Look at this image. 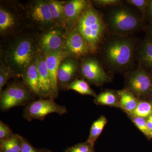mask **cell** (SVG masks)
I'll return each instance as SVG.
<instances>
[{
  "mask_svg": "<svg viewBox=\"0 0 152 152\" xmlns=\"http://www.w3.org/2000/svg\"><path fill=\"white\" fill-rule=\"evenodd\" d=\"M107 9L103 18L109 35L129 37L143 28L145 17L130 7L122 4Z\"/></svg>",
  "mask_w": 152,
  "mask_h": 152,
  "instance_id": "cell-2",
  "label": "cell"
},
{
  "mask_svg": "<svg viewBox=\"0 0 152 152\" xmlns=\"http://www.w3.org/2000/svg\"><path fill=\"white\" fill-rule=\"evenodd\" d=\"M123 1L120 0H96L94 2L95 4L103 8L112 7L123 4Z\"/></svg>",
  "mask_w": 152,
  "mask_h": 152,
  "instance_id": "cell-31",
  "label": "cell"
},
{
  "mask_svg": "<svg viewBox=\"0 0 152 152\" xmlns=\"http://www.w3.org/2000/svg\"><path fill=\"white\" fill-rule=\"evenodd\" d=\"M64 44L68 54L76 58L85 56L91 53L88 46L77 28L69 33Z\"/></svg>",
  "mask_w": 152,
  "mask_h": 152,
  "instance_id": "cell-10",
  "label": "cell"
},
{
  "mask_svg": "<svg viewBox=\"0 0 152 152\" xmlns=\"http://www.w3.org/2000/svg\"><path fill=\"white\" fill-rule=\"evenodd\" d=\"M13 72L7 67L1 65L0 68V91H2L4 86L12 76Z\"/></svg>",
  "mask_w": 152,
  "mask_h": 152,
  "instance_id": "cell-29",
  "label": "cell"
},
{
  "mask_svg": "<svg viewBox=\"0 0 152 152\" xmlns=\"http://www.w3.org/2000/svg\"><path fill=\"white\" fill-rule=\"evenodd\" d=\"M76 28L84 39L91 53H96L107 32L103 15L89 5L80 17Z\"/></svg>",
  "mask_w": 152,
  "mask_h": 152,
  "instance_id": "cell-3",
  "label": "cell"
},
{
  "mask_svg": "<svg viewBox=\"0 0 152 152\" xmlns=\"http://www.w3.org/2000/svg\"><path fill=\"white\" fill-rule=\"evenodd\" d=\"M62 34L58 30H52L44 34L39 42L40 48L45 53L62 50L65 44Z\"/></svg>",
  "mask_w": 152,
  "mask_h": 152,
  "instance_id": "cell-12",
  "label": "cell"
},
{
  "mask_svg": "<svg viewBox=\"0 0 152 152\" xmlns=\"http://www.w3.org/2000/svg\"><path fill=\"white\" fill-rule=\"evenodd\" d=\"M130 115L147 118L152 115V102L148 100H139L135 110Z\"/></svg>",
  "mask_w": 152,
  "mask_h": 152,
  "instance_id": "cell-25",
  "label": "cell"
},
{
  "mask_svg": "<svg viewBox=\"0 0 152 152\" xmlns=\"http://www.w3.org/2000/svg\"><path fill=\"white\" fill-rule=\"evenodd\" d=\"M21 142L20 152H41L42 150L35 148L26 139L20 136Z\"/></svg>",
  "mask_w": 152,
  "mask_h": 152,
  "instance_id": "cell-32",
  "label": "cell"
},
{
  "mask_svg": "<svg viewBox=\"0 0 152 152\" xmlns=\"http://www.w3.org/2000/svg\"><path fill=\"white\" fill-rule=\"evenodd\" d=\"M47 2L55 23L61 24L64 23L65 21L64 13L65 3L57 1H49Z\"/></svg>",
  "mask_w": 152,
  "mask_h": 152,
  "instance_id": "cell-21",
  "label": "cell"
},
{
  "mask_svg": "<svg viewBox=\"0 0 152 152\" xmlns=\"http://www.w3.org/2000/svg\"><path fill=\"white\" fill-rule=\"evenodd\" d=\"M101 46V59L110 71L125 74L133 69L137 46L135 38L110 35Z\"/></svg>",
  "mask_w": 152,
  "mask_h": 152,
  "instance_id": "cell-1",
  "label": "cell"
},
{
  "mask_svg": "<svg viewBox=\"0 0 152 152\" xmlns=\"http://www.w3.org/2000/svg\"><path fill=\"white\" fill-rule=\"evenodd\" d=\"M125 87L139 100L152 99V75L138 66L125 74Z\"/></svg>",
  "mask_w": 152,
  "mask_h": 152,
  "instance_id": "cell-5",
  "label": "cell"
},
{
  "mask_svg": "<svg viewBox=\"0 0 152 152\" xmlns=\"http://www.w3.org/2000/svg\"><path fill=\"white\" fill-rule=\"evenodd\" d=\"M30 91L26 85L14 82L1 93L0 107L3 110L25 105L31 100Z\"/></svg>",
  "mask_w": 152,
  "mask_h": 152,
  "instance_id": "cell-7",
  "label": "cell"
},
{
  "mask_svg": "<svg viewBox=\"0 0 152 152\" xmlns=\"http://www.w3.org/2000/svg\"><path fill=\"white\" fill-rule=\"evenodd\" d=\"M35 62L39 72L40 96L53 99L50 78L45 56L38 57Z\"/></svg>",
  "mask_w": 152,
  "mask_h": 152,
  "instance_id": "cell-14",
  "label": "cell"
},
{
  "mask_svg": "<svg viewBox=\"0 0 152 152\" xmlns=\"http://www.w3.org/2000/svg\"><path fill=\"white\" fill-rule=\"evenodd\" d=\"M150 137L152 138V132H151V133H150Z\"/></svg>",
  "mask_w": 152,
  "mask_h": 152,
  "instance_id": "cell-37",
  "label": "cell"
},
{
  "mask_svg": "<svg viewBox=\"0 0 152 152\" xmlns=\"http://www.w3.org/2000/svg\"><path fill=\"white\" fill-rule=\"evenodd\" d=\"M78 70V65L76 61L69 58L63 61L60 64L58 72V85L68 86L73 81V79Z\"/></svg>",
  "mask_w": 152,
  "mask_h": 152,
  "instance_id": "cell-16",
  "label": "cell"
},
{
  "mask_svg": "<svg viewBox=\"0 0 152 152\" xmlns=\"http://www.w3.org/2000/svg\"><path fill=\"white\" fill-rule=\"evenodd\" d=\"M25 85L31 92L40 96L39 72L36 62H33L23 75Z\"/></svg>",
  "mask_w": 152,
  "mask_h": 152,
  "instance_id": "cell-17",
  "label": "cell"
},
{
  "mask_svg": "<svg viewBox=\"0 0 152 152\" xmlns=\"http://www.w3.org/2000/svg\"><path fill=\"white\" fill-rule=\"evenodd\" d=\"M125 1L129 5L136 8L145 17L150 0H127Z\"/></svg>",
  "mask_w": 152,
  "mask_h": 152,
  "instance_id": "cell-28",
  "label": "cell"
},
{
  "mask_svg": "<svg viewBox=\"0 0 152 152\" xmlns=\"http://www.w3.org/2000/svg\"><path fill=\"white\" fill-rule=\"evenodd\" d=\"M41 152H50L49 151L47 150H43L41 151Z\"/></svg>",
  "mask_w": 152,
  "mask_h": 152,
  "instance_id": "cell-36",
  "label": "cell"
},
{
  "mask_svg": "<svg viewBox=\"0 0 152 152\" xmlns=\"http://www.w3.org/2000/svg\"><path fill=\"white\" fill-rule=\"evenodd\" d=\"M34 54V47L32 41L23 38L11 48L6 57V61L13 72L23 75L32 63Z\"/></svg>",
  "mask_w": 152,
  "mask_h": 152,
  "instance_id": "cell-4",
  "label": "cell"
},
{
  "mask_svg": "<svg viewBox=\"0 0 152 152\" xmlns=\"http://www.w3.org/2000/svg\"><path fill=\"white\" fill-rule=\"evenodd\" d=\"M135 59L139 67L152 75V42L145 38L136 48Z\"/></svg>",
  "mask_w": 152,
  "mask_h": 152,
  "instance_id": "cell-13",
  "label": "cell"
},
{
  "mask_svg": "<svg viewBox=\"0 0 152 152\" xmlns=\"http://www.w3.org/2000/svg\"><path fill=\"white\" fill-rule=\"evenodd\" d=\"M20 135L14 134L11 138L0 141V152H20Z\"/></svg>",
  "mask_w": 152,
  "mask_h": 152,
  "instance_id": "cell-23",
  "label": "cell"
},
{
  "mask_svg": "<svg viewBox=\"0 0 152 152\" xmlns=\"http://www.w3.org/2000/svg\"><path fill=\"white\" fill-rule=\"evenodd\" d=\"M132 121L138 129L147 137H150L151 132L149 130L147 126L146 119L135 116L133 115H128Z\"/></svg>",
  "mask_w": 152,
  "mask_h": 152,
  "instance_id": "cell-26",
  "label": "cell"
},
{
  "mask_svg": "<svg viewBox=\"0 0 152 152\" xmlns=\"http://www.w3.org/2000/svg\"><path fill=\"white\" fill-rule=\"evenodd\" d=\"M15 20L10 12L5 9H0V31L1 34L9 31L15 26Z\"/></svg>",
  "mask_w": 152,
  "mask_h": 152,
  "instance_id": "cell-24",
  "label": "cell"
},
{
  "mask_svg": "<svg viewBox=\"0 0 152 152\" xmlns=\"http://www.w3.org/2000/svg\"><path fill=\"white\" fill-rule=\"evenodd\" d=\"M107 118L104 115L101 116L94 121L91 126L89 135L86 141L94 146L95 142L107 124Z\"/></svg>",
  "mask_w": 152,
  "mask_h": 152,
  "instance_id": "cell-20",
  "label": "cell"
},
{
  "mask_svg": "<svg viewBox=\"0 0 152 152\" xmlns=\"http://www.w3.org/2000/svg\"><path fill=\"white\" fill-rule=\"evenodd\" d=\"M94 102L97 105L120 108L119 96L117 91L107 90L97 95Z\"/></svg>",
  "mask_w": 152,
  "mask_h": 152,
  "instance_id": "cell-19",
  "label": "cell"
},
{
  "mask_svg": "<svg viewBox=\"0 0 152 152\" xmlns=\"http://www.w3.org/2000/svg\"><path fill=\"white\" fill-rule=\"evenodd\" d=\"M68 55L67 52L62 50L45 53L44 56L50 78L53 99L56 97L58 94V70L61 63Z\"/></svg>",
  "mask_w": 152,
  "mask_h": 152,
  "instance_id": "cell-9",
  "label": "cell"
},
{
  "mask_svg": "<svg viewBox=\"0 0 152 152\" xmlns=\"http://www.w3.org/2000/svg\"><path fill=\"white\" fill-rule=\"evenodd\" d=\"M89 5V2L86 0H72L66 3L64 7V13L67 23L72 24L77 22Z\"/></svg>",
  "mask_w": 152,
  "mask_h": 152,
  "instance_id": "cell-15",
  "label": "cell"
},
{
  "mask_svg": "<svg viewBox=\"0 0 152 152\" xmlns=\"http://www.w3.org/2000/svg\"><path fill=\"white\" fill-rule=\"evenodd\" d=\"M147 127L150 132H152V115L146 118Z\"/></svg>",
  "mask_w": 152,
  "mask_h": 152,
  "instance_id": "cell-35",
  "label": "cell"
},
{
  "mask_svg": "<svg viewBox=\"0 0 152 152\" xmlns=\"http://www.w3.org/2000/svg\"><path fill=\"white\" fill-rule=\"evenodd\" d=\"M117 91L119 96V108L123 110L128 115H131L137 107L139 100L125 89Z\"/></svg>",
  "mask_w": 152,
  "mask_h": 152,
  "instance_id": "cell-18",
  "label": "cell"
},
{
  "mask_svg": "<svg viewBox=\"0 0 152 152\" xmlns=\"http://www.w3.org/2000/svg\"><path fill=\"white\" fill-rule=\"evenodd\" d=\"M64 152H96L94 146L88 142L80 143L66 149Z\"/></svg>",
  "mask_w": 152,
  "mask_h": 152,
  "instance_id": "cell-27",
  "label": "cell"
},
{
  "mask_svg": "<svg viewBox=\"0 0 152 152\" xmlns=\"http://www.w3.org/2000/svg\"><path fill=\"white\" fill-rule=\"evenodd\" d=\"M145 18L149 22L150 24H152V0H150Z\"/></svg>",
  "mask_w": 152,
  "mask_h": 152,
  "instance_id": "cell-33",
  "label": "cell"
},
{
  "mask_svg": "<svg viewBox=\"0 0 152 152\" xmlns=\"http://www.w3.org/2000/svg\"><path fill=\"white\" fill-rule=\"evenodd\" d=\"M80 72L86 81L97 86H101L112 80L111 77L96 58L85 59L81 65Z\"/></svg>",
  "mask_w": 152,
  "mask_h": 152,
  "instance_id": "cell-8",
  "label": "cell"
},
{
  "mask_svg": "<svg viewBox=\"0 0 152 152\" xmlns=\"http://www.w3.org/2000/svg\"><path fill=\"white\" fill-rule=\"evenodd\" d=\"M29 13L33 21L41 27H48L55 23L47 1H36L30 7Z\"/></svg>",
  "mask_w": 152,
  "mask_h": 152,
  "instance_id": "cell-11",
  "label": "cell"
},
{
  "mask_svg": "<svg viewBox=\"0 0 152 152\" xmlns=\"http://www.w3.org/2000/svg\"><path fill=\"white\" fill-rule=\"evenodd\" d=\"M14 134L12 131L7 125L2 121H0V141L11 138Z\"/></svg>",
  "mask_w": 152,
  "mask_h": 152,
  "instance_id": "cell-30",
  "label": "cell"
},
{
  "mask_svg": "<svg viewBox=\"0 0 152 152\" xmlns=\"http://www.w3.org/2000/svg\"><path fill=\"white\" fill-rule=\"evenodd\" d=\"M146 38L152 42V24H150L145 28Z\"/></svg>",
  "mask_w": 152,
  "mask_h": 152,
  "instance_id": "cell-34",
  "label": "cell"
},
{
  "mask_svg": "<svg viewBox=\"0 0 152 152\" xmlns=\"http://www.w3.org/2000/svg\"><path fill=\"white\" fill-rule=\"evenodd\" d=\"M67 113L66 106L58 104L53 99H41L28 103L24 109L23 117L29 121L34 119L43 121L49 114L56 113L62 115Z\"/></svg>",
  "mask_w": 152,
  "mask_h": 152,
  "instance_id": "cell-6",
  "label": "cell"
},
{
  "mask_svg": "<svg viewBox=\"0 0 152 152\" xmlns=\"http://www.w3.org/2000/svg\"><path fill=\"white\" fill-rule=\"evenodd\" d=\"M67 90H73L83 95H88L96 97V94L91 88L88 82L84 80H74L67 88Z\"/></svg>",
  "mask_w": 152,
  "mask_h": 152,
  "instance_id": "cell-22",
  "label": "cell"
}]
</instances>
